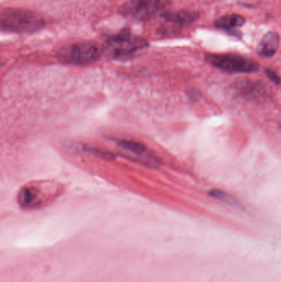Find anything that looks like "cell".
Masks as SVG:
<instances>
[{
  "instance_id": "obj_1",
  "label": "cell",
  "mask_w": 281,
  "mask_h": 282,
  "mask_svg": "<svg viewBox=\"0 0 281 282\" xmlns=\"http://www.w3.org/2000/svg\"><path fill=\"white\" fill-rule=\"evenodd\" d=\"M45 25L42 16L22 9H0V31L13 33H33Z\"/></svg>"
},
{
  "instance_id": "obj_2",
  "label": "cell",
  "mask_w": 281,
  "mask_h": 282,
  "mask_svg": "<svg viewBox=\"0 0 281 282\" xmlns=\"http://www.w3.org/2000/svg\"><path fill=\"white\" fill-rule=\"evenodd\" d=\"M103 48L91 42H83L65 46L58 52L59 61L74 66H85L100 59Z\"/></svg>"
},
{
  "instance_id": "obj_3",
  "label": "cell",
  "mask_w": 281,
  "mask_h": 282,
  "mask_svg": "<svg viewBox=\"0 0 281 282\" xmlns=\"http://www.w3.org/2000/svg\"><path fill=\"white\" fill-rule=\"evenodd\" d=\"M147 46L148 42L144 38L132 35L130 32L123 31L107 40L103 51L106 50L112 59H123L130 58Z\"/></svg>"
},
{
  "instance_id": "obj_4",
  "label": "cell",
  "mask_w": 281,
  "mask_h": 282,
  "mask_svg": "<svg viewBox=\"0 0 281 282\" xmlns=\"http://www.w3.org/2000/svg\"><path fill=\"white\" fill-rule=\"evenodd\" d=\"M168 8V0H129L120 8V13L126 18L144 22L163 15Z\"/></svg>"
},
{
  "instance_id": "obj_5",
  "label": "cell",
  "mask_w": 281,
  "mask_h": 282,
  "mask_svg": "<svg viewBox=\"0 0 281 282\" xmlns=\"http://www.w3.org/2000/svg\"><path fill=\"white\" fill-rule=\"evenodd\" d=\"M208 63L220 70L232 73H251L257 71L259 65L253 59L237 55H206Z\"/></svg>"
},
{
  "instance_id": "obj_6",
  "label": "cell",
  "mask_w": 281,
  "mask_h": 282,
  "mask_svg": "<svg viewBox=\"0 0 281 282\" xmlns=\"http://www.w3.org/2000/svg\"><path fill=\"white\" fill-rule=\"evenodd\" d=\"M18 201L25 209H36L45 203V197L39 188L34 186H24L19 191Z\"/></svg>"
},
{
  "instance_id": "obj_7",
  "label": "cell",
  "mask_w": 281,
  "mask_h": 282,
  "mask_svg": "<svg viewBox=\"0 0 281 282\" xmlns=\"http://www.w3.org/2000/svg\"><path fill=\"white\" fill-rule=\"evenodd\" d=\"M279 46V37L276 33H269L260 42L257 51L261 56L271 57L275 55Z\"/></svg>"
},
{
  "instance_id": "obj_8",
  "label": "cell",
  "mask_w": 281,
  "mask_h": 282,
  "mask_svg": "<svg viewBox=\"0 0 281 282\" xmlns=\"http://www.w3.org/2000/svg\"><path fill=\"white\" fill-rule=\"evenodd\" d=\"M245 23V18L238 14H228L223 16L216 21L215 26L225 31H231L233 29L242 26Z\"/></svg>"
},
{
  "instance_id": "obj_9",
  "label": "cell",
  "mask_w": 281,
  "mask_h": 282,
  "mask_svg": "<svg viewBox=\"0 0 281 282\" xmlns=\"http://www.w3.org/2000/svg\"><path fill=\"white\" fill-rule=\"evenodd\" d=\"M164 19L169 22H173L177 24H189L196 21V18H198V14L196 12L191 11H180L166 12L163 14Z\"/></svg>"
},
{
  "instance_id": "obj_10",
  "label": "cell",
  "mask_w": 281,
  "mask_h": 282,
  "mask_svg": "<svg viewBox=\"0 0 281 282\" xmlns=\"http://www.w3.org/2000/svg\"><path fill=\"white\" fill-rule=\"evenodd\" d=\"M118 145L120 149L136 155H144L147 151L146 146H144L141 143L134 141V140H120L118 141Z\"/></svg>"
},
{
  "instance_id": "obj_11",
  "label": "cell",
  "mask_w": 281,
  "mask_h": 282,
  "mask_svg": "<svg viewBox=\"0 0 281 282\" xmlns=\"http://www.w3.org/2000/svg\"><path fill=\"white\" fill-rule=\"evenodd\" d=\"M211 197H214L216 199L221 200L223 201H226V202H234L233 198H232L229 195L227 194V193H224L222 191L217 190V189H214V190L210 191L209 193Z\"/></svg>"
},
{
  "instance_id": "obj_12",
  "label": "cell",
  "mask_w": 281,
  "mask_h": 282,
  "mask_svg": "<svg viewBox=\"0 0 281 282\" xmlns=\"http://www.w3.org/2000/svg\"><path fill=\"white\" fill-rule=\"evenodd\" d=\"M266 74L269 79H270L273 83H275V84H279V78L276 73L274 72L272 70H266Z\"/></svg>"
},
{
  "instance_id": "obj_13",
  "label": "cell",
  "mask_w": 281,
  "mask_h": 282,
  "mask_svg": "<svg viewBox=\"0 0 281 282\" xmlns=\"http://www.w3.org/2000/svg\"><path fill=\"white\" fill-rule=\"evenodd\" d=\"M242 5H251L255 4V0H239Z\"/></svg>"
}]
</instances>
